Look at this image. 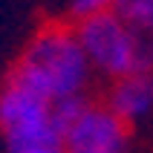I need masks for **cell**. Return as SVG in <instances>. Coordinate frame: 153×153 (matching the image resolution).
<instances>
[{
	"label": "cell",
	"instance_id": "cell-1",
	"mask_svg": "<svg viewBox=\"0 0 153 153\" xmlns=\"http://www.w3.org/2000/svg\"><path fill=\"white\" fill-rule=\"evenodd\" d=\"M90 69L93 67L78 41L75 23L55 20V23H43L29 38L9 78L49 101H61L84 93Z\"/></svg>",
	"mask_w": 153,
	"mask_h": 153
},
{
	"label": "cell",
	"instance_id": "cell-2",
	"mask_svg": "<svg viewBox=\"0 0 153 153\" xmlns=\"http://www.w3.org/2000/svg\"><path fill=\"white\" fill-rule=\"evenodd\" d=\"M0 130L12 150L20 147H64V127L55 101L26 90L12 78L0 87Z\"/></svg>",
	"mask_w": 153,
	"mask_h": 153
},
{
	"label": "cell",
	"instance_id": "cell-3",
	"mask_svg": "<svg viewBox=\"0 0 153 153\" xmlns=\"http://www.w3.org/2000/svg\"><path fill=\"white\" fill-rule=\"evenodd\" d=\"M78 41L84 46L90 67L107 78H124L145 69V52L136 38V29L127 26L116 12L75 23Z\"/></svg>",
	"mask_w": 153,
	"mask_h": 153
},
{
	"label": "cell",
	"instance_id": "cell-4",
	"mask_svg": "<svg viewBox=\"0 0 153 153\" xmlns=\"http://www.w3.org/2000/svg\"><path fill=\"white\" fill-rule=\"evenodd\" d=\"M130 124L107 104L81 107L64 133V153H124Z\"/></svg>",
	"mask_w": 153,
	"mask_h": 153
},
{
	"label": "cell",
	"instance_id": "cell-5",
	"mask_svg": "<svg viewBox=\"0 0 153 153\" xmlns=\"http://www.w3.org/2000/svg\"><path fill=\"white\" fill-rule=\"evenodd\" d=\"M104 104L113 107L127 124L136 119H145L153 110V75L147 69H142V72H133V75L116 78L110 84V93H107Z\"/></svg>",
	"mask_w": 153,
	"mask_h": 153
},
{
	"label": "cell",
	"instance_id": "cell-6",
	"mask_svg": "<svg viewBox=\"0 0 153 153\" xmlns=\"http://www.w3.org/2000/svg\"><path fill=\"white\" fill-rule=\"evenodd\" d=\"M113 12L133 29H153V0H116Z\"/></svg>",
	"mask_w": 153,
	"mask_h": 153
},
{
	"label": "cell",
	"instance_id": "cell-7",
	"mask_svg": "<svg viewBox=\"0 0 153 153\" xmlns=\"http://www.w3.org/2000/svg\"><path fill=\"white\" fill-rule=\"evenodd\" d=\"M113 6H116V0H72L69 17H72V23H81V20H90V17L113 12Z\"/></svg>",
	"mask_w": 153,
	"mask_h": 153
},
{
	"label": "cell",
	"instance_id": "cell-8",
	"mask_svg": "<svg viewBox=\"0 0 153 153\" xmlns=\"http://www.w3.org/2000/svg\"><path fill=\"white\" fill-rule=\"evenodd\" d=\"M12 153H64V147H20V150H12Z\"/></svg>",
	"mask_w": 153,
	"mask_h": 153
}]
</instances>
